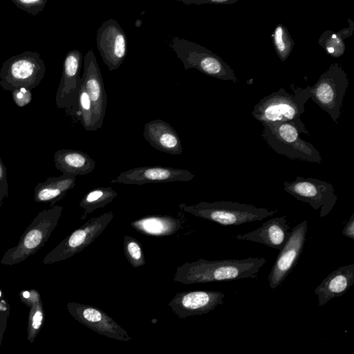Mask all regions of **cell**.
Segmentation results:
<instances>
[{
	"label": "cell",
	"instance_id": "f546056e",
	"mask_svg": "<svg viewBox=\"0 0 354 354\" xmlns=\"http://www.w3.org/2000/svg\"><path fill=\"white\" fill-rule=\"evenodd\" d=\"M15 6L32 15H37L43 11L47 0H12Z\"/></svg>",
	"mask_w": 354,
	"mask_h": 354
},
{
	"label": "cell",
	"instance_id": "83f0119b",
	"mask_svg": "<svg viewBox=\"0 0 354 354\" xmlns=\"http://www.w3.org/2000/svg\"><path fill=\"white\" fill-rule=\"evenodd\" d=\"M123 249L124 255L133 268L144 266L146 263L142 245L135 238L126 235L124 237Z\"/></svg>",
	"mask_w": 354,
	"mask_h": 354
},
{
	"label": "cell",
	"instance_id": "cb8c5ba5",
	"mask_svg": "<svg viewBox=\"0 0 354 354\" xmlns=\"http://www.w3.org/2000/svg\"><path fill=\"white\" fill-rule=\"evenodd\" d=\"M117 194V192L110 187H98L90 190L80 203V207L84 209L81 219L84 220L88 214L96 209L102 208L110 203Z\"/></svg>",
	"mask_w": 354,
	"mask_h": 354
},
{
	"label": "cell",
	"instance_id": "4fadbf2b",
	"mask_svg": "<svg viewBox=\"0 0 354 354\" xmlns=\"http://www.w3.org/2000/svg\"><path fill=\"white\" fill-rule=\"evenodd\" d=\"M97 47L109 71L118 68L127 52V38L119 23L113 19L104 21L97 30Z\"/></svg>",
	"mask_w": 354,
	"mask_h": 354
},
{
	"label": "cell",
	"instance_id": "2e32d148",
	"mask_svg": "<svg viewBox=\"0 0 354 354\" xmlns=\"http://www.w3.org/2000/svg\"><path fill=\"white\" fill-rule=\"evenodd\" d=\"M225 294L220 291L194 290L177 293L168 306L179 319L201 315L223 303Z\"/></svg>",
	"mask_w": 354,
	"mask_h": 354
},
{
	"label": "cell",
	"instance_id": "5b68a950",
	"mask_svg": "<svg viewBox=\"0 0 354 354\" xmlns=\"http://www.w3.org/2000/svg\"><path fill=\"white\" fill-rule=\"evenodd\" d=\"M292 86L290 93L281 88L262 98L254 107L253 117L261 123L300 118L305 111L306 102L310 98V86L305 88Z\"/></svg>",
	"mask_w": 354,
	"mask_h": 354
},
{
	"label": "cell",
	"instance_id": "d4e9b609",
	"mask_svg": "<svg viewBox=\"0 0 354 354\" xmlns=\"http://www.w3.org/2000/svg\"><path fill=\"white\" fill-rule=\"evenodd\" d=\"M350 27L342 29L338 32L325 31L318 40L325 51L334 57H339L345 50L344 40L350 37L354 30V22L349 19Z\"/></svg>",
	"mask_w": 354,
	"mask_h": 354
},
{
	"label": "cell",
	"instance_id": "ba28073f",
	"mask_svg": "<svg viewBox=\"0 0 354 354\" xmlns=\"http://www.w3.org/2000/svg\"><path fill=\"white\" fill-rule=\"evenodd\" d=\"M348 86L346 73L339 64L335 63L321 75L314 86H310V99L337 123Z\"/></svg>",
	"mask_w": 354,
	"mask_h": 354
},
{
	"label": "cell",
	"instance_id": "3957f363",
	"mask_svg": "<svg viewBox=\"0 0 354 354\" xmlns=\"http://www.w3.org/2000/svg\"><path fill=\"white\" fill-rule=\"evenodd\" d=\"M180 207L186 212L221 225H239L259 221L277 212V209L270 211L250 204L224 201H201L192 205L183 203Z\"/></svg>",
	"mask_w": 354,
	"mask_h": 354
},
{
	"label": "cell",
	"instance_id": "d6986e66",
	"mask_svg": "<svg viewBox=\"0 0 354 354\" xmlns=\"http://www.w3.org/2000/svg\"><path fill=\"white\" fill-rule=\"evenodd\" d=\"M143 136L154 149L171 155L183 151L180 138L176 131L167 122L156 119L144 126Z\"/></svg>",
	"mask_w": 354,
	"mask_h": 354
},
{
	"label": "cell",
	"instance_id": "484cf974",
	"mask_svg": "<svg viewBox=\"0 0 354 354\" xmlns=\"http://www.w3.org/2000/svg\"><path fill=\"white\" fill-rule=\"evenodd\" d=\"M272 38L277 55L281 61H286L290 55L295 45L289 31L282 24H278L274 28Z\"/></svg>",
	"mask_w": 354,
	"mask_h": 354
},
{
	"label": "cell",
	"instance_id": "1f68e13d",
	"mask_svg": "<svg viewBox=\"0 0 354 354\" xmlns=\"http://www.w3.org/2000/svg\"><path fill=\"white\" fill-rule=\"evenodd\" d=\"M8 187L6 168L0 157V208L3 203V199L8 197Z\"/></svg>",
	"mask_w": 354,
	"mask_h": 354
},
{
	"label": "cell",
	"instance_id": "7c38bea8",
	"mask_svg": "<svg viewBox=\"0 0 354 354\" xmlns=\"http://www.w3.org/2000/svg\"><path fill=\"white\" fill-rule=\"evenodd\" d=\"M307 222L304 221L290 231V236L280 250L268 276L269 286L274 289L281 285L297 264L304 248Z\"/></svg>",
	"mask_w": 354,
	"mask_h": 354
},
{
	"label": "cell",
	"instance_id": "f1b7e54d",
	"mask_svg": "<svg viewBox=\"0 0 354 354\" xmlns=\"http://www.w3.org/2000/svg\"><path fill=\"white\" fill-rule=\"evenodd\" d=\"M45 314L41 300L33 304L30 308L27 335L28 340L33 343L35 337L41 330L44 321Z\"/></svg>",
	"mask_w": 354,
	"mask_h": 354
},
{
	"label": "cell",
	"instance_id": "e575fe53",
	"mask_svg": "<svg viewBox=\"0 0 354 354\" xmlns=\"http://www.w3.org/2000/svg\"><path fill=\"white\" fill-rule=\"evenodd\" d=\"M185 4H197L201 5L204 3H213V4H222V3H232L236 1L230 0H180Z\"/></svg>",
	"mask_w": 354,
	"mask_h": 354
},
{
	"label": "cell",
	"instance_id": "44dd1931",
	"mask_svg": "<svg viewBox=\"0 0 354 354\" xmlns=\"http://www.w3.org/2000/svg\"><path fill=\"white\" fill-rule=\"evenodd\" d=\"M55 167L63 174L73 176L93 171L95 161L87 153L75 149H59L54 154Z\"/></svg>",
	"mask_w": 354,
	"mask_h": 354
},
{
	"label": "cell",
	"instance_id": "ac0fdd59",
	"mask_svg": "<svg viewBox=\"0 0 354 354\" xmlns=\"http://www.w3.org/2000/svg\"><path fill=\"white\" fill-rule=\"evenodd\" d=\"M286 216L271 218L260 227L244 234H239L235 239L262 243L279 251L285 245L290 231Z\"/></svg>",
	"mask_w": 354,
	"mask_h": 354
},
{
	"label": "cell",
	"instance_id": "d590c367",
	"mask_svg": "<svg viewBox=\"0 0 354 354\" xmlns=\"http://www.w3.org/2000/svg\"><path fill=\"white\" fill-rule=\"evenodd\" d=\"M342 234L347 238L354 240V213L346 223L342 230Z\"/></svg>",
	"mask_w": 354,
	"mask_h": 354
},
{
	"label": "cell",
	"instance_id": "4316f807",
	"mask_svg": "<svg viewBox=\"0 0 354 354\" xmlns=\"http://www.w3.org/2000/svg\"><path fill=\"white\" fill-rule=\"evenodd\" d=\"M86 131H93V109L90 97L82 84L78 94L75 113Z\"/></svg>",
	"mask_w": 354,
	"mask_h": 354
},
{
	"label": "cell",
	"instance_id": "7a4b0ae2",
	"mask_svg": "<svg viewBox=\"0 0 354 354\" xmlns=\"http://www.w3.org/2000/svg\"><path fill=\"white\" fill-rule=\"evenodd\" d=\"M262 124V137L277 153L292 160L322 162L317 149L300 137L301 133H309L300 118L288 122Z\"/></svg>",
	"mask_w": 354,
	"mask_h": 354
},
{
	"label": "cell",
	"instance_id": "8992f818",
	"mask_svg": "<svg viewBox=\"0 0 354 354\" xmlns=\"http://www.w3.org/2000/svg\"><path fill=\"white\" fill-rule=\"evenodd\" d=\"M169 46L186 70L196 68L213 77L238 82L232 68L221 57L201 45L174 37Z\"/></svg>",
	"mask_w": 354,
	"mask_h": 354
},
{
	"label": "cell",
	"instance_id": "9a60e30c",
	"mask_svg": "<svg viewBox=\"0 0 354 354\" xmlns=\"http://www.w3.org/2000/svg\"><path fill=\"white\" fill-rule=\"evenodd\" d=\"M82 54L77 49L67 53L63 62L61 80L55 95L59 109H66L75 113L79 91L82 84L80 70Z\"/></svg>",
	"mask_w": 354,
	"mask_h": 354
},
{
	"label": "cell",
	"instance_id": "ffe728a7",
	"mask_svg": "<svg viewBox=\"0 0 354 354\" xmlns=\"http://www.w3.org/2000/svg\"><path fill=\"white\" fill-rule=\"evenodd\" d=\"M354 283V264L341 266L329 274L315 288L319 306L343 295Z\"/></svg>",
	"mask_w": 354,
	"mask_h": 354
},
{
	"label": "cell",
	"instance_id": "e0dca14e",
	"mask_svg": "<svg viewBox=\"0 0 354 354\" xmlns=\"http://www.w3.org/2000/svg\"><path fill=\"white\" fill-rule=\"evenodd\" d=\"M195 175L187 169L168 167H140L121 172L113 183L142 185L147 183L190 181Z\"/></svg>",
	"mask_w": 354,
	"mask_h": 354
},
{
	"label": "cell",
	"instance_id": "9c48e42d",
	"mask_svg": "<svg viewBox=\"0 0 354 354\" xmlns=\"http://www.w3.org/2000/svg\"><path fill=\"white\" fill-rule=\"evenodd\" d=\"M114 214L111 212L89 219L73 231L43 259L44 264H52L72 257L92 243L112 221Z\"/></svg>",
	"mask_w": 354,
	"mask_h": 354
},
{
	"label": "cell",
	"instance_id": "8fae6325",
	"mask_svg": "<svg viewBox=\"0 0 354 354\" xmlns=\"http://www.w3.org/2000/svg\"><path fill=\"white\" fill-rule=\"evenodd\" d=\"M66 308L76 321L100 335L120 341L128 342L131 339L121 326L95 306L68 302Z\"/></svg>",
	"mask_w": 354,
	"mask_h": 354
},
{
	"label": "cell",
	"instance_id": "5bb4252c",
	"mask_svg": "<svg viewBox=\"0 0 354 354\" xmlns=\"http://www.w3.org/2000/svg\"><path fill=\"white\" fill-rule=\"evenodd\" d=\"M82 84L91 102L94 131L102 127L107 104V95L102 75L92 49L84 56Z\"/></svg>",
	"mask_w": 354,
	"mask_h": 354
},
{
	"label": "cell",
	"instance_id": "52a82bcc",
	"mask_svg": "<svg viewBox=\"0 0 354 354\" xmlns=\"http://www.w3.org/2000/svg\"><path fill=\"white\" fill-rule=\"evenodd\" d=\"M46 66L37 52L24 51L3 62L0 69V86L9 91L18 88L32 90L44 77Z\"/></svg>",
	"mask_w": 354,
	"mask_h": 354
},
{
	"label": "cell",
	"instance_id": "d6a6232c",
	"mask_svg": "<svg viewBox=\"0 0 354 354\" xmlns=\"http://www.w3.org/2000/svg\"><path fill=\"white\" fill-rule=\"evenodd\" d=\"M19 297L21 301L29 308H30L33 304L41 299L40 294L34 289L21 291Z\"/></svg>",
	"mask_w": 354,
	"mask_h": 354
},
{
	"label": "cell",
	"instance_id": "277c9868",
	"mask_svg": "<svg viewBox=\"0 0 354 354\" xmlns=\"http://www.w3.org/2000/svg\"><path fill=\"white\" fill-rule=\"evenodd\" d=\"M62 210L63 207L55 205L38 213L17 245L5 252L0 263L9 266L18 264L35 254L44 245L56 227Z\"/></svg>",
	"mask_w": 354,
	"mask_h": 354
},
{
	"label": "cell",
	"instance_id": "836d02e7",
	"mask_svg": "<svg viewBox=\"0 0 354 354\" xmlns=\"http://www.w3.org/2000/svg\"><path fill=\"white\" fill-rule=\"evenodd\" d=\"M9 315V309L0 308V347L6 329L8 318Z\"/></svg>",
	"mask_w": 354,
	"mask_h": 354
},
{
	"label": "cell",
	"instance_id": "30bf717a",
	"mask_svg": "<svg viewBox=\"0 0 354 354\" xmlns=\"http://www.w3.org/2000/svg\"><path fill=\"white\" fill-rule=\"evenodd\" d=\"M283 185V189L294 198L308 203L315 210L320 209V217L328 215L337 201L333 186L322 180L297 176Z\"/></svg>",
	"mask_w": 354,
	"mask_h": 354
},
{
	"label": "cell",
	"instance_id": "6da1fadb",
	"mask_svg": "<svg viewBox=\"0 0 354 354\" xmlns=\"http://www.w3.org/2000/svg\"><path fill=\"white\" fill-rule=\"evenodd\" d=\"M266 263L263 257L243 259L207 261L185 263L176 268L174 280L183 284L227 281L257 277L261 268Z\"/></svg>",
	"mask_w": 354,
	"mask_h": 354
},
{
	"label": "cell",
	"instance_id": "603a6c76",
	"mask_svg": "<svg viewBox=\"0 0 354 354\" xmlns=\"http://www.w3.org/2000/svg\"><path fill=\"white\" fill-rule=\"evenodd\" d=\"M137 232L152 236H170L182 226V221L168 215L146 216L130 223Z\"/></svg>",
	"mask_w": 354,
	"mask_h": 354
},
{
	"label": "cell",
	"instance_id": "7402d4cb",
	"mask_svg": "<svg viewBox=\"0 0 354 354\" xmlns=\"http://www.w3.org/2000/svg\"><path fill=\"white\" fill-rule=\"evenodd\" d=\"M75 176L71 175L49 177L35 187L34 199L37 203H48L52 207L75 186Z\"/></svg>",
	"mask_w": 354,
	"mask_h": 354
},
{
	"label": "cell",
	"instance_id": "4dcf8cb0",
	"mask_svg": "<svg viewBox=\"0 0 354 354\" xmlns=\"http://www.w3.org/2000/svg\"><path fill=\"white\" fill-rule=\"evenodd\" d=\"M11 93L14 102L19 107L28 105L32 100V93L30 89L18 88L11 91Z\"/></svg>",
	"mask_w": 354,
	"mask_h": 354
}]
</instances>
